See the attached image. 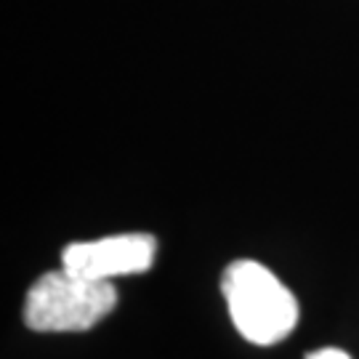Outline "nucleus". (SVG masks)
<instances>
[{
  "label": "nucleus",
  "mask_w": 359,
  "mask_h": 359,
  "mask_svg": "<svg viewBox=\"0 0 359 359\" xmlns=\"http://www.w3.org/2000/svg\"><path fill=\"white\" fill-rule=\"evenodd\" d=\"M229 317L248 344L274 346L293 333L298 301L280 277L253 258L231 261L221 280Z\"/></svg>",
  "instance_id": "obj_1"
},
{
  "label": "nucleus",
  "mask_w": 359,
  "mask_h": 359,
  "mask_svg": "<svg viewBox=\"0 0 359 359\" xmlns=\"http://www.w3.org/2000/svg\"><path fill=\"white\" fill-rule=\"evenodd\" d=\"M117 298L115 283L88 280L62 266L29 285L22 314L35 333H86L115 311Z\"/></svg>",
  "instance_id": "obj_2"
},
{
  "label": "nucleus",
  "mask_w": 359,
  "mask_h": 359,
  "mask_svg": "<svg viewBox=\"0 0 359 359\" xmlns=\"http://www.w3.org/2000/svg\"><path fill=\"white\" fill-rule=\"evenodd\" d=\"M306 359H351V357H348L344 348H317Z\"/></svg>",
  "instance_id": "obj_4"
},
{
  "label": "nucleus",
  "mask_w": 359,
  "mask_h": 359,
  "mask_svg": "<svg viewBox=\"0 0 359 359\" xmlns=\"http://www.w3.org/2000/svg\"><path fill=\"white\" fill-rule=\"evenodd\" d=\"M154 256H157V240L152 234L128 231V234L69 243L62 250V266L88 280L115 283L117 277L149 271Z\"/></svg>",
  "instance_id": "obj_3"
}]
</instances>
